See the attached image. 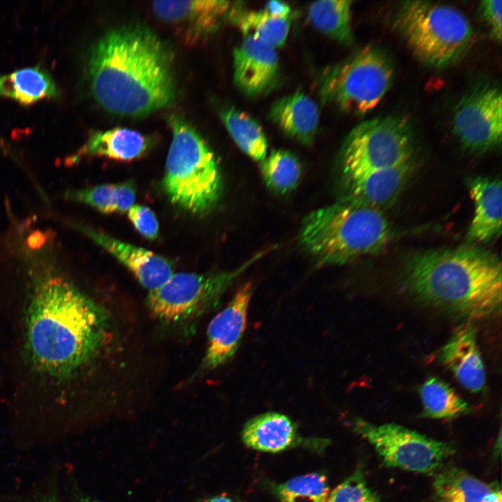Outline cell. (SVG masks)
Segmentation results:
<instances>
[{"instance_id":"obj_13","label":"cell","mask_w":502,"mask_h":502,"mask_svg":"<svg viewBox=\"0 0 502 502\" xmlns=\"http://www.w3.org/2000/svg\"><path fill=\"white\" fill-rule=\"evenodd\" d=\"M241 440L251 449L272 453L298 447L319 452L329 446L328 439L302 436L291 418L274 411L248 420L242 429Z\"/></svg>"},{"instance_id":"obj_31","label":"cell","mask_w":502,"mask_h":502,"mask_svg":"<svg viewBox=\"0 0 502 502\" xmlns=\"http://www.w3.org/2000/svg\"><path fill=\"white\" fill-rule=\"evenodd\" d=\"M326 502H382L380 496L367 484L362 467L330 492Z\"/></svg>"},{"instance_id":"obj_38","label":"cell","mask_w":502,"mask_h":502,"mask_svg":"<svg viewBox=\"0 0 502 502\" xmlns=\"http://www.w3.org/2000/svg\"><path fill=\"white\" fill-rule=\"evenodd\" d=\"M0 151L6 154H11L12 152L10 149L6 144V142L0 137Z\"/></svg>"},{"instance_id":"obj_12","label":"cell","mask_w":502,"mask_h":502,"mask_svg":"<svg viewBox=\"0 0 502 502\" xmlns=\"http://www.w3.org/2000/svg\"><path fill=\"white\" fill-rule=\"evenodd\" d=\"M254 291L248 282L242 285L229 304L210 321L207 346L199 373L211 372L227 363L238 350L243 337L248 306Z\"/></svg>"},{"instance_id":"obj_7","label":"cell","mask_w":502,"mask_h":502,"mask_svg":"<svg viewBox=\"0 0 502 502\" xmlns=\"http://www.w3.org/2000/svg\"><path fill=\"white\" fill-rule=\"evenodd\" d=\"M393 77L390 56L381 48L369 45L324 73L320 95L324 102L346 112L364 114L381 102Z\"/></svg>"},{"instance_id":"obj_30","label":"cell","mask_w":502,"mask_h":502,"mask_svg":"<svg viewBox=\"0 0 502 502\" xmlns=\"http://www.w3.org/2000/svg\"><path fill=\"white\" fill-rule=\"evenodd\" d=\"M261 162L263 179L270 190L285 195L297 187L301 168L292 153L284 150H273Z\"/></svg>"},{"instance_id":"obj_23","label":"cell","mask_w":502,"mask_h":502,"mask_svg":"<svg viewBox=\"0 0 502 502\" xmlns=\"http://www.w3.org/2000/svg\"><path fill=\"white\" fill-rule=\"evenodd\" d=\"M60 93L51 75L39 66L26 67L0 75V96L30 105Z\"/></svg>"},{"instance_id":"obj_27","label":"cell","mask_w":502,"mask_h":502,"mask_svg":"<svg viewBox=\"0 0 502 502\" xmlns=\"http://www.w3.org/2000/svg\"><path fill=\"white\" fill-rule=\"evenodd\" d=\"M229 17L245 36L253 37L275 49L287 40L290 26L288 18L273 17L265 10L239 9H231Z\"/></svg>"},{"instance_id":"obj_3","label":"cell","mask_w":502,"mask_h":502,"mask_svg":"<svg viewBox=\"0 0 502 502\" xmlns=\"http://www.w3.org/2000/svg\"><path fill=\"white\" fill-rule=\"evenodd\" d=\"M499 257L468 245L418 251L402 271V283L423 304L463 319L485 318L501 310Z\"/></svg>"},{"instance_id":"obj_29","label":"cell","mask_w":502,"mask_h":502,"mask_svg":"<svg viewBox=\"0 0 502 502\" xmlns=\"http://www.w3.org/2000/svg\"><path fill=\"white\" fill-rule=\"evenodd\" d=\"M270 489L280 502H326L330 492L326 476L319 472L272 482Z\"/></svg>"},{"instance_id":"obj_26","label":"cell","mask_w":502,"mask_h":502,"mask_svg":"<svg viewBox=\"0 0 502 502\" xmlns=\"http://www.w3.org/2000/svg\"><path fill=\"white\" fill-rule=\"evenodd\" d=\"M423 416L434 419H452L469 412L467 402L443 380L430 376L419 388Z\"/></svg>"},{"instance_id":"obj_25","label":"cell","mask_w":502,"mask_h":502,"mask_svg":"<svg viewBox=\"0 0 502 502\" xmlns=\"http://www.w3.org/2000/svg\"><path fill=\"white\" fill-rule=\"evenodd\" d=\"M351 4V1L347 0L315 1L308 8V17L319 31L342 44L350 45L353 41Z\"/></svg>"},{"instance_id":"obj_10","label":"cell","mask_w":502,"mask_h":502,"mask_svg":"<svg viewBox=\"0 0 502 502\" xmlns=\"http://www.w3.org/2000/svg\"><path fill=\"white\" fill-rule=\"evenodd\" d=\"M353 429L374 448L388 466L421 473H435L455 453L454 447L395 423L372 424L362 418Z\"/></svg>"},{"instance_id":"obj_2","label":"cell","mask_w":502,"mask_h":502,"mask_svg":"<svg viewBox=\"0 0 502 502\" xmlns=\"http://www.w3.org/2000/svg\"><path fill=\"white\" fill-rule=\"evenodd\" d=\"M172 61L167 47L149 29L132 25L112 29L89 54L91 93L114 114L141 116L163 109L176 94Z\"/></svg>"},{"instance_id":"obj_37","label":"cell","mask_w":502,"mask_h":502,"mask_svg":"<svg viewBox=\"0 0 502 502\" xmlns=\"http://www.w3.org/2000/svg\"><path fill=\"white\" fill-rule=\"evenodd\" d=\"M501 433L500 431L499 436H498V439L494 446V455H495V457H499L501 455Z\"/></svg>"},{"instance_id":"obj_5","label":"cell","mask_w":502,"mask_h":502,"mask_svg":"<svg viewBox=\"0 0 502 502\" xmlns=\"http://www.w3.org/2000/svg\"><path fill=\"white\" fill-rule=\"evenodd\" d=\"M172 140L162 188L174 205L197 215H206L222 193V176L214 153L198 131L179 115L169 116Z\"/></svg>"},{"instance_id":"obj_39","label":"cell","mask_w":502,"mask_h":502,"mask_svg":"<svg viewBox=\"0 0 502 502\" xmlns=\"http://www.w3.org/2000/svg\"><path fill=\"white\" fill-rule=\"evenodd\" d=\"M77 502H101L86 496H81L78 498Z\"/></svg>"},{"instance_id":"obj_22","label":"cell","mask_w":502,"mask_h":502,"mask_svg":"<svg viewBox=\"0 0 502 502\" xmlns=\"http://www.w3.org/2000/svg\"><path fill=\"white\" fill-rule=\"evenodd\" d=\"M270 117L284 133L304 144H311L317 132L319 112L308 96L297 91L275 101Z\"/></svg>"},{"instance_id":"obj_28","label":"cell","mask_w":502,"mask_h":502,"mask_svg":"<svg viewBox=\"0 0 502 502\" xmlns=\"http://www.w3.org/2000/svg\"><path fill=\"white\" fill-rule=\"evenodd\" d=\"M221 119L229 133L246 155L261 162L266 157L268 143L259 124L249 114L234 108L224 110Z\"/></svg>"},{"instance_id":"obj_14","label":"cell","mask_w":502,"mask_h":502,"mask_svg":"<svg viewBox=\"0 0 502 502\" xmlns=\"http://www.w3.org/2000/svg\"><path fill=\"white\" fill-rule=\"evenodd\" d=\"M229 2L220 0L156 1L152 9L161 20L174 26L187 44H195L218 28L229 12Z\"/></svg>"},{"instance_id":"obj_36","label":"cell","mask_w":502,"mask_h":502,"mask_svg":"<svg viewBox=\"0 0 502 502\" xmlns=\"http://www.w3.org/2000/svg\"><path fill=\"white\" fill-rule=\"evenodd\" d=\"M203 502H238L235 499L229 495L221 494L215 496H211Z\"/></svg>"},{"instance_id":"obj_6","label":"cell","mask_w":502,"mask_h":502,"mask_svg":"<svg viewBox=\"0 0 502 502\" xmlns=\"http://www.w3.org/2000/svg\"><path fill=\"white\" fill-rule=\"evenodd\" d=\"M394 24L417 59L435 68L458 61L473 40V27L466 16L446 4L404 1L396 13Z\"/></svg>"},{"instance_id":"obj_16","label":"cell","mask_w":502,"mask_h":502,"mask_svg":"<svg viewBox=\"0 0 502 502\" xmlns=\"http://www.w3.org/2000/svg\"><path fill=\"white\" fill-rule=\"evenodd\" d=\"M413 169L412 158L393 167L342 178L343 199L383 211L398 199Z\"/></svg>"},{"instance_id":"obj_17","label":"cell","mask_w":502,"mask_h":502,"mask_svg":"<svg viewBox=\"0 0 502 502\" xmlns=\"http://www.w3.org/2000/svg\"><path fill=\"white\" fill-rule=\"evenodd\" d=\"M234 80L244 93L257 96L273 88L279 75L274 47L251 36H245L234 50Z\"/></svg>"},{"instance_id":"obj_4","label":"cell","mask_w":502,"mask_h":502,"mask_svg":"<svg viewBox=\"0 0 502 502\" xmlns=\"http://www.w3.org/2000/svg\"><path fill=\"white\" fill-rule=\"evenodd\" d=\"M394 234L383 211L342 199L310 213L299 241L319 262L342 264L379 253Z\"/></svg>"},{"instance_id":"obj_21","label":"cell","mask_w":502,"mask_h":502,"mask_svg":"<svg viewBox=\"0 0 502 502\" xmlns=\"http://www.w3.org/2000/svg\"><path fill=\"white\" fill-rule=\"evenodd\" d=\"M152 146V139L134 130L114 128L95 131L71 158L77 162L83 157L100 156L119 161H132L144 156Z\"/></svg>"},{"instance_id":"obj_33","label":"cell","mask_w":502,"mask_h":502,"mask_svg":"<svg viewBox=\"0 0 502 502\" xmlns=\"http://www.w3.org/2000/svg\"><path fill=\"white\" fill-rule=\"evenodd\" d=\"M501 0L482 1L479 6L481 17L489 28L492 38L499 43L501 40Z\"/></svg>"},{"instance_id":"obj_34","label":"cell","mask_w":502,"mask_h":502,"mask_svg":"<svg viewBox=\"0 0 502 502\" xmlns=\"http://www.w3.org/2000/svg\"><path fill=\"white\" fill-rule=\"evenodd\" d=\"M269 15L280 18H288L291 12L290 6L282 1H269L264 10Z\"/></svg>"},{"instance_id":"obj_20","label":"cell","mask_w":502,"mask_h":502,"mask_svg":"<svg viewBox=\"0 0 502 502\" xmlns=\"http://www.w3.org/2000/svg\"><path fill=\"white\" fill-rule=\"evenodd\" d=\"M432 487L436 502H502L497 482H485L455 466L436 471Z\"/></svg>"},{"instance_id":"obj_8","label":"cell","mask_w":502,"mask_h":502,"mask_svg":"<svg viewBox=\"0 0 502 502\" xmlns=\"http://www.w3.org/2000/svg\"><path fill=\"white\" fill-rule=\"evenodd\" d=\"M413 135L409 121L390 115L358 124L340 151L342 178L395 167L413 158Z\"/></svg>"},{"instance_id":"obj_32","label":"cell","mask_w":502,"mask_h":502,"mask_svg":"<svg viewBox=\"0 0 502 502\" xmlns=\"http://www.w3.org/2000/svg\"><path fill=\"white\" fill-rule=\"evenodd\" d=\"M130 221L144 238L154 240L158 236L159 225L155 213L149 207L134 204L128 211Z\"/></svg>"},{"instance_id":"obj_18","label":"cell","mask_w":502,"mask_h":502,"mask_svg":"<svg viewBox=\"0 0 502 502\" xmlns=\"http://www.w3.org/2000/svg\"><path fill=\"white\" fill-rule=\"evenodd\" d=\"M439 358L465 389L473 393L485 389L486 372L473 326L457 327L442 347Z\"/></svg>"},{"instance_id":"obj_24","label":"cell","mask_w":502,"mask_h":502,"mask_svg":"<svg viewBox=\"0 0 502 502\" xmlns=\"http://www.w3.org/2000/svg\"><path fill=\"white\" fill-rule=\"evenodd\" d=\"M64 197L68 200L88 205L103 213H125L134 205L136 190L133 183L127 181L68 190Z\"/></svg>"},{"instance_id":"obj_35","label":"cell","mask_w":502,"mask_h":502,"mask_svg":"<svg viewBox=\"0 0 502 502\" xmlns=\"http://www.w3.org/2000/svg\"><path fill=\"white\" fill-rule=\"evenodd\" d=\"M22 502H61L58 497L54 494H46Z\"/></svg>"},{"instance_id":"obj_11","label":"cell","mask_w":502,"mask_h":502,"mask_svg":"<svg viewBox=\"0 0 502 502\" xmlns=\"http://www.w3.org/2000/svg\"><path fill=\"white\" fill-rule=\"evenodd\" d=\"M452 132L466 149L485 153L500 146L502 137V99L500 88L480 82L469 90L453 113Z\"/></svg>"},{"instance_id":"obj_15","label":"cell","mask_w":502,"mask_h":502,"mask_svg":"<svg viewBox=\"0 0 502 502\" xmlns=\"http://www.w3.org/2000/svg\"><path fill=\"white\" fill-rule=\"evenodd\" d=\"M72 226L122 263L149 291L162 285L174 274L172 262L162 256L86 225L72 223Z\"/></svg>"},{"instance_id":"obj_9","label":"cell","mask_w":502,"mask_h":502,"mask_svg":"<svg viewBox=\"0 0 502 502\" xmlns=\"http://www.w3.org/2000/svg\"><path fill=\"white\" fill-rule=\"evenodd\" d=\"M264 254L262 252L256 254L231 271L173 274L162 285L149 291L147 305L152 314L163 322L182 324L192 321L217 307L236 278Z\"/></svg>"},{"instance_id":"obj_19","label":"cell","mask_w":502,"mask_h":502,"mask_svg":"<svg viewBox=\"0 0 502 502\" xmlns=\"http://www.w3.org/2000/svg\"><path fill=\"white\" fill-rule=\"evenodd\" d=\"M474 213L466 233L468 243L473 245L496 239L501 234L502 185L496 177L476 176L467 182Z\"/></svg>"},{"instance_id":"obj_1","label":"cell","mask_w":502,"mask_h":502,"mask_svg":"<svg viewBox=\"0 0 502 502\" xmlns=\"http://www.w3.org/2000/svg\"><path fill=\"white\" fill-rule=\"evenodd\" d=\"M24 258L27 293L24 351L39 379L62 386L91 368L105 349L110 332L104 309L79 289L58 266L44 235Z\"/></svg>"}]
</instances>
